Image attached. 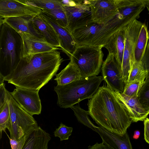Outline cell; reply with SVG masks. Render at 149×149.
Wrapping results in <instances>:
<instances>
[{"mask_svg": "<svg viewBox=\"0 0 149 149\" xmlns=\"http://www.w3.org/2000/svg\"><path fill=\"white\" fill-rule=\"evenodd\" d=\"M19 33L22 40L21 58L29 55L60 49L51 45L44 39L33 35L23 32Z\"/></svg>", "mask_w": 149, "mask_h": 149, "instance_id": "obj_14", "label": "cell"}, {"mask_svg": "<svg viewBox=\"0 0 149 149\" xmlns=\"http://www.w3.org/2000/svg\"><path fill=\"white\" fill-rule=\"evenodd\" d=\"M115 92L125 105L132 122L144 120L147 117L149 111L143 108L137 96L130 97L122 93Z\"/></svg>", "mask_w": 149, "mask_h": 149, "instance_id": "obj_19", "label": "cell"}, {"mask_svg": "<svg viewBox=\"0 0 149 149\" xmlns=\"http://www.w3.org/2000/svg\"><path fill=\"white\" fill-rule=\"evenodd\" d=\"M101 70L107 86L115 92L122 93L125 83L122 79L121 68L113 55L108 53L102 63Z\"/></svg>", "mask_w": 149, "mask_h": 149, "instance_id": "obj_11", "label": "cell"}, {"mask_svg": "<svg viewBox=\"0 0 149 149\" xmlns=\"http://www.w3.org/2000/svg\"><path fill=\"white\" fill-rule=\"evenodd\" d=\"M32 22L36 30L47 42L55 47L60 48V42L56 32L40 13L33 18Z\"/></svg>", "mask_w": 149, "mask_h": 149, "instance_id": "obj_18", "label": "cell"}, {"mask_svg": "<svg viewBox=\"0 0 149 149\" xmlns=\"http://www.w3.org/2000/svg\"><path fill=\"white\" fill-rule=\"evenodd\" d=\"M26 136L22 149H47L51 139L50 135L40 126Z\"/></svg>", "mask_w": 149, "mask_h": 149, "instance_id": "obj_21", "label": "cell"}, {"mask_svg": "<svg viewBox=\"0 0 149 149\" xmlns=\"http://www.w3.org/2000/svg\"><path fill=\"white\" fill-rule=\"evenodd\" d=\"M6 90L4 83L0 86V108L7 100Z\"/></svg>", "mask_w": 149, "mask_h": 149, "instance_id": "obj_35", "label": "cell"}, {"mask_svg": "<svg viewBox=\"0 0 149 149\" xmlns=\"http://www.w3.org/2000/svg\"><path fill=\"white\" fill-rule=\"evenodd\" d=\"M4 22V19L0 17V30L2 24Z\"/></svg>", "mask_w": 149, "mask_h": 149, "instance_id": "obj_40", "label": "cell"}, {"mask_svg": "<svg viewBox=\"0 0 149 149\" xmlns=\"http://www.w3.org/2000/svg\"><path fill=\"white\" fill-rule=\"evenodd\" d=\"M54 79L57 85L64 86L81 78L77 67L70 61L69 64L58 74Z\"/></svg>", "mask_w": 149, "mask_h": 149, "instance_id": "obj_23", "label": "cell"}, {"mask_svg": "<svg viewBox=\"0 0 149 149\" xmlns=\"http://www.w3.org/2000/svg\"><path fill=\"white\" fill-rule=\"evenodd\" d=\"M148 75L149 71L144 69L140 62H134L132 66L125 84L135 81H145Z\"/></svg>", "mask_w": 149, "mask_h": 149, "instance_id": "obj_25", "label": "cell"}, {"mask_svg": "<svg viewBox=\"0 0 149 149\" xmlns=\"http://www.w3.org/2000/svg\"><path fill=\"white\" fill-rule=\"evenodd\" d=\"M3 78L0 76V86L4 84Z\"/></svg>", "mask_w": 149, "mask_h": 149, "instance_id": "obj_39", "label": "cell"}, {"mask_svg": "<svg viewBox=\"0 0 149 149\" xmlns=\"http://www.w3.org/2000/svg\"><path fill=\"white\" fill-rule=\"evenodd\" d=\"M70 108L73 111L74 114L79 122L96 131L98 126L95 125L90 120L88 111L81 108L79 104L73 106Z\"/></svg>", "mask_w": 149, "mask_h": 149, "instance_id": "obj_27", "label": "cell"}, {"mask_svg": "<svg viewBox=\"0 0 149 149\" xmlns=\"http://www.w3.org/2000/svg\"><path fill=\"white\" fill-rule=\"evenodd\" d=\"M8 137L11 149H22L26 141V135L19 141H17L14 139Z\"/></svg>", "mask_w": 149, "mask_h": 149, "instance_id": "obj_33", "label": "cell"}, {"mask_svg": "<svg viewBox=\"0 0 149 149\" xmlns=\"http://www.w3.org/2000/svg\"><path fill=\"white\" fill-rule=\"evenodd\" d=\"M149 35L147 27L143 24L136 42L134 51V61L139 63L143 57L148 42Z\"/></svg>", "mask_w": 149, "mask_h": 149, "instance_id": "obj_24", "label": "cell"}, {"mask_svg": "<svg viewBox=\"0 0 149 149\" xmlns=\"http://www.w3.org/2000/svg\"><path fill=\"white\" fill-rule=\"evenodd\" d=\"M40 13L50 17L59 25L66 28L68 21L63 7L52 10H42Z\"/></svg>", "mask_w": 149, "mask_h": 149, "instance_id": "obj_26", "label": "cell"}, {"mask_svg": "<svg viewBox=\"0 0 149 149\" xmlns=\"http://www.w3.org/2000/svg\"><path fill=\"white\" fill-rule=\"evenodd\" d=\"M137 97L143 108L149 111V75L146 77L139 90Z\"/></svg>", "mask_w": 149, "mask_h": 149, "instance_id": "obj_28", "label": "cell"}, {"mask_svg": "<svg viewBox=\"0 0 149 149\" xmlns=\"http://www.w3.org/2000/svg\"><path fill=\"white\" fill-rule=\"evenodd\" d=\"M40 13L56 32L60 42L61 50L70 58L76 47L71 33L66 28L59 25L52 18Z\"/></svg>", "mask_w": 149, "mask_h": 149, "instance_id": "obj_16", "label": "cell"}, {"mask_svg": "<svg viewBox=\"0 0 149 149\" xmlns=\"http://www.w3.org/2000/svg\"><path fill=\"white\" fill-rule=\"evenodd\" d=\"M16 87L11 93L19 105L32 116L40 114L42 107L39 91Z\"/></svg>", "mask_w": 149, "mask_h": 149, "instance_id": "obj_12", "label": "cell"}, {"mask_svg": "<svg viewBox=\"0 0 149 149\" xmlns=\"http://www.w3.org/2000/svg\"><path fill=\"white\" fill-rule=\"evenodd\" d=\"M137 19L136 17L124 18L118 13L105 23L99 24L92 22L71 33L76 46H91L102 48L114 34Z\"/></svg>", "mask_w": 149, "mask_h": 149, "instance_id": "obj_3", "label": "cell"}, {"mask_svg": "<svg viewBox=\"0 0 149 149\" xmlns=\"http://www.w3.org/2000/svg\"><path fill=\"white\" fill-rule=\"evenodd\" d=\"M68 21L66 28L71 33L93 21L87 0H73L70 6H63Z\"/></svg>", "mask_w": 149, "mask_h": 149, "instance_id": "obj_9", "label": "cell"}, {"mask_svg": "<svg viewBox=\"0 0 149 149\" xmlns=\"http://www.w3.org/2000/svg\"><path fill=\"white\" fill-rule=\"evenodd\" d=\"M103 79L102 76L81 78L64 86L57 85V104L61 108H70L82 100L91 98L97 90Z\"/></svg>", "mask_w": 149, "mask_h": 149, "instance_id": "obj_4", "label": "cell"}, {"mask_svg": "<svg viewBox=\"0 0 149 149\" xmlns=\"http://www.w3.org/2000/svg\"><path fill=\"white\" fill-rule=\"evenodd\" d=\"M96 132L101 137L102 143L109 149H133L127 131L123 135L109 131L99 126Z\"/></svg>", "mask_w": 149, "mask_h": 149, "instance_id": "obj_15", "label": "cell"}, {"mask_svg": "<svg viewBox=\"0 0 149 149\" xmlns=\"http://www.w3.org/2000/svg\"><path fill=\"white\" fill-rule=\"evenodd\" d=\"M88 100L89 115L96 123L107 130L123 135L132 122L125 105L115 91L107 86L99 87Z\"/></svg>", "mask_w": 149, "mask_h": 149, "instance_id": "obj_2", "label": "cell"}, {"mask_svg": "<svg viewBox=\"0 0 149 149\" xmlns=\"http://www.w3.org/2000/svg\"><path fill=\"white\" fill-rule=\"evenodd\" d=\"M41 10L27 0H0V17H9L39 14Z\"/></svg>", "mask_w": 149, "mask_h": 149, "instance_id": "obj_10", "label": "cell"}, {"mask_svg": "<svg viewBox=\"0 0 149 149\" xmlns=\"http://www.w3.org/2000/svg\"><path fill=\"white\" fill-rule=\"evenodd\" d=\"M102 48L77 46L70 58L79 70L81 78L98 75L101 70L104 54Z\"/></svg>", "mask_w": 149, "mask_h": 149, "instance_id": "obj_7", "label": "cell"}, {"mask_svg": "<svg viewBox=\"0 0 149 149\" xmlns=\"http://www.w3.org/2000/svg\"><path fill=\"white\" fill-rule=\"evenodd\" d=\"M33 17L30 16L11 17L4 19V22L18 33L25 32L43 38L33 26Z\"/></svg>", "mask_w": 149, "mask_h": 149, "instance_id": "obj_22", "label": "cell"}, {"mask_svg": "<svg viewBox=\"0 0 149 149\" xmlns=\"http://www.w3.org/2000/svg\"><path fill=\"white\" fill-rule=\"evenodd\" d=\"M21 36L4 22L0 30V76L4 78L15 69L21 59Z\"/></svg>", "mask_w": 149, "mask_h": 149, "instance_id": "obj_5", "label": "cell"}, {"mask_svg": "<svg viewBox=\"0 0 149 149\" xmlns=\"http://www.w3.org/2000/svg\"><path fill=\"white\" fill-rule=\"evenodd\" d=\"M143 23L135 19L125 28V46L121 72L123 81L125 84L132 66L135 62L134 51L136 40Z\"/></svg>", "mask_w": 149, "mask_h": 149, "instance_id": "obj_8", "label": "cell"}, {"mask_svg": "<svg viewBox=\"0 0 149 149\" xmlns=\"http://www.w3.org/2000/svg\"><path fill=\"white\" fill-rule=\"evenodd\" d=\"M125 28L111 36L104 47L108 50L109 54L113 55L121 69L125 46Z\"/></svg>", "mask_w": 149, "mask_h": 149, "instance_id": "obj_20", "label": "cell"}, {"mask_svg": "<svg viewBox=\"0 0 149 149\" xmlns=\"http://www.w3.org/2000/svg\"><path fill=\"white\" fill-rule=\"evenodd\" d=\"M72 127H68L61 123L54 132V136L59 137L61 141L68 140L72 134Z\"/></svg>", "mask_w": 149, "mask_h": 149, "instance_id": "obj_32", "label": "cell"}, {"mask_svg": "<svg viewBox=\"0 0 149 149\" xmlns=\"http://www.w3.org/2000/svg\"><path fill=\"white\" fill-rule=\"evenodd\" d=\"M144 139L147 143H149V119L146 118L144 120Z\"/></svg>", "mask_w": 149, "mask_h": 149, "instance_id": "obj_36", "label": "cell"}, {"mask_svg": "<svg viewBox=\"0 0 149 149\" xmlns=\"http://www.w3.org/2000/svg\"><path fill=\"white\" fill-rule=\"evenodd\" d=\"M142 66L146 70H149V43H148L144 54L141 61Z\"/></svg>", "mask_w": 149, "mask_h": 149, "instance_id": "obj_34", "label": "cell"}, {"mask_svg": "<svg viewBox=\"0 0 149 149\" xmlns=\"http://www.w3.org/2000/svg\"><path fill=\"white\" fill-rule=\"evenodd\" d=\"M115 3L118 13L124 18L136 17L138 19L146 7L148 10L149 0H115Z\"/></svg>", "mask_w": 149, "mask_h": 149, "instance_id": "obj_17", "label": "cell"}, {"mask_svg": "<svg viewBox=\"0 0 149 149\" xmlns=\"http://www.w3.org/2000/svg\"><path fill=\"white\" fill-rule=\"evenodd\" d=\"M92 21L97 24L105 23L118 13L115 0H87Z\"/></svg>", "mask_w": 149, "mask_h": 149, "instance_id": "obj_13", "label": "cell"}, {"mask_svg": "<svg viewBox=\"0 0 149 149\" xmlns=\"http://www.w3.org/2000/svg\"><path fill=\"white\" fill-rule=\"evenodd\" d=\"M29 2L42 10H52L63 7L59 0H30Z\"/></svg>", "mask_w": 149, "mask_h": 149, "instance_id": "obj_29", "label": "cell"}, {"mask_svg": "<svg viewBox=\"0 0 149 149\" xmlns=\"http://www.w3.org/2000/svg\"><path fill=\"white\" fill-rule=\"evenodd\" d=\"M145 81H135L125 84L122 93L130 97L137 96L138 93Z\"/></svg>", "mask_w": 149, "mask_h": 149, "instance_id": "obj_31", "label": "cell"}, {"mask_svg": "<svg viewBox=\"0 0 149 149\" xmlns=\"http://www.w3.org/2000/svg\"><path fill=\"white\" fill-rule=\"evenodd\" d=\"M10 118L9 106L6 100L0 108V137L2 132H5Z\"/></svg>", "mask_w": 149, "mask_h": 149, "instance_id": "obj_30", "label": "cell"}, {"mask_svg": "<svg viewBox=\"0 0 149 149\" xmlns=\"http://www.w3.org/2000/svg\"><path fill=\"white\" fill-rule=\"evenodd\" d=\"M63 61L57 50L26 55L4 80L16 87L39 91L56 75Z\"/></svg>", "mask_w": 149, "mask_h": 149, "instance_id": "obj_1", "label": "cell"}, {"mask_svg": "<svg viewBox=\"0 0 149 149\" xmlns=\"http://www.w3.org/2000/svg\"><path fill=\"white\" fill-rule=\"evenodd\" d=\"M140 131L138 130H136L134 131V135L133 137L134 139H137L140 136Z\"/></svg>", "mask_w": 149, "mask_h": 149, "instance_id": "obj_38", "label": "cell"}, {"mask_svg": "<svg viewBox=\"0 0 149 149\" xmlns=\"http://www.w3.org/2000/svg\"><path fill=\"white\" fill-rule=\"evenodd\" d=\"M6 97L10 113L7 128L10 133V138L19 141L38 126L32 116L19 105L7 90Z\"/></svg>", "mask_w": 149, "mask_h": 149, "instance_id": "obj_6", "label": "cell"}, {"mask_svg": "<svg viewBox=\"0 0 149 149\" xmlns=\"http://www.w3.org/2000/svg\"><path fill=\"white\" fill-rule=\"evenodd\" d=\"M88 149H109V148L102 143H96L92 146H89Z\"/></svg>", "mask_w": 149, "mask_h": 149, "instance_id": "obj_37", "label": "cell"}]
</instances>
